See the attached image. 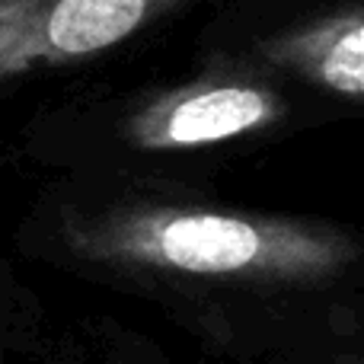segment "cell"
Returning a JSON list of instances; mask_svg holds the SVG:
<instances>
[{
  "label": "cell",
  "instance_id": "cell-2",
  "mask_svg": "<svg viewBox=\"0 0 364 364\" xmlns=\"http://www.w3.org/2000/svg\"><path fill=\"white\" fill-rule=\"evenodd\" d=\"M182 0H0V80L119 45Z\"/></svg>",
  "mask_w": 364,
  "mask_h": 364
},
{
  "label": "cell",
  "instance_id": "cell-3",
  "mask_svg": "<svg viewBox=\"0 0 364 364\" xmlns=\"http://www.w3.org/2000/svg\"><path fill=\"white\" fill-rule=\"evenodd\" d=\"M282 115L272 90L250 83H205L160 96L132 119L128 138L147 151H176L240 138Z\"/></svg>",
  "mask_w": 364,
  "mask_h": 364
},
{
  "label": "cell",
  "instance_id": "cell-1",
  "mask_svg": "<svg viewBox=\"0 0 364 364\" xmlns=\"http://www.w3.org/2000/svg\"><path fill=\"white\" fill-rule=\"evenodd\" d=\"M80 250L115 262L188 275L323 278L352 262L342 233L218 211H128L77 237Z\"/></svg>",
  "mask_w": 364,
  "mask_h": 364
},
{
  "label": "cell",
  "instance_id": "cell-4",
  "mask_svg": "<svg viewBox=\"0 0 364 364\" xmlns=\"http://www.w3.org/2000/svg\"><path fill=\"white\" fill-rule=\"evenodd\" d=\"M275 61L291 64L304 77L333 93L361 96L364 90V19L358 10L329 16L310 29L272 45Z\"/></svg>",
  "mask_w": 364,
  "mask_h": 364
}]
</instances>
